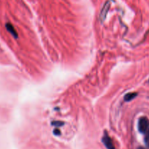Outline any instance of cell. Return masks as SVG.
Segmentation results:
<instances>
[{
    "label": "cell",
    "mask_w": 149,
    "mask_h": 149,
    "mask_svg": "<svg viewBox=\"0 0 149 149\" xmlns=\"http://www.w3.org/2000/svg\"><path fill=\"white\" fill-rule=\"evenodd\" d=\"M149 126V120L146 117H141L138 121V130L140 133L144 134Z\"/></svg>",
    "instance_id": "1"
},
{
    "label": "cell",
    "mask_w": 149,
    "mask_h": 149,
    "mask_svg": "<svg viewBox=\"0 0 149 149\" xmlns=\"http://www.w3.org/2000/svg\"><path fill=\"white\" fill-rule=\"evenodd\" d=\"M102 143L104 145V146L107 148V149H115V146H114L111 138L109 137V135L106 132L104 133L102 137Z\"/></svg>",
    "instance_id": "2"
},
{
    "label": "cell",
    "mask_w": 149,
    "mask_h": 149,
    "mask_svg": "<svg viewBox=\"0 0 149 149\" xmlns=\"http://www.w3.org/2000/svg\"><path fill=\"white\" fill-rule=\"evenodd\" d=\"M137 96V93H135V92L128 93V94H127L125 96H124V100H125L126 102L131 101V100H132L133 99L135 98Z\"/></svg>",
    "instance_id": "3"
},
{
    "label": "cell",
    "mask_w": 149,
    "mask_h": 149,
    "mask_svg": "<svg viewBox=\"0 0 149 149\" xmlns=\"http://www.w3.org/2000/svg\"><path fill=\"white\" fill-rule=\"evenodd\" d=\"M7 29L8 30L10 33L12 34L13 36H14L15 37H18V34H17V31H15V29H14V27L13 26V25H11L10 24H8L6 25Z\"/></svg>",
    "instance_id": "4"
},
{
    "label": "cell",
    "mask_w": 149,
    "mask_h": 149,
    "mask_svg": "<svg viewBox=\"0 0 149 149\" xmlns=\"http://www.w3.org/2000/svg\"><path fill=\"white\" fill-rule=\"evenodd\" d=\"M144 134H145V137H144L145 143H146V146L149 147V126Z\"/></svg>",
    "instance_id": "5"
},
{
    "label": "cell",
    "mask_w": 149,
    "mask_h": 149,
    "mask_svg": "<svg viewBox=\"0 0 149 149\" xmlns=\"http://www.w3.org/2000/svg\"><path fill=\"white\" fill-rule=\"evenodd\" d=\"M52 124L53 125H55L56 127H60V126H62L63 124H64V123L60 122V121H54V122L52 123Z\"/></svg>",
    "instance_id": "6"
},
{
    "label": "cell",
    "mask_w": 149,
    "mask_h": 149,
    "mask_svg": "<svg viewBox=\"0 0 149 149\" xmlns=\"http://www.w3.org/2000/svg\"><path fill=\"white\" fill-rule=\"evenodd\" d=\"M54 134H56V135H60V134H61L60 130H58V129H55V130H54Z\"/></svg>",
    "instance_id": "7"
},
{
    "label": "cell",
    "mask_w": 149,
    "mask_h": 149,
    "mask_svg": "<svg viewBox=\"0 0 149 149\" xmlns=\"http://www.w3.org/2000/svg\"><path fill=\"white\" fill-rule=\"evenodd\" d=\"M137 149H145V148H143V147H139Z\"/></svg>",
    "instance_id": "8"
}]
</instances>
